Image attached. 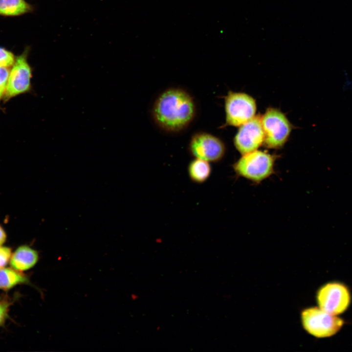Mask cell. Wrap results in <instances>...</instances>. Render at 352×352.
Listing matches in <instances>:
<instances>
[{"instance_id": "cell-1", "label": "cell", "mask_w": 352, "mask_h": 352, "mask_svg": "<svg viewBox=\"0 0 352 352\" xmlns=\"http://www.w3.org/2000/svg\"><path fill=\"white\" fill-rule=\"evenodd\" d=\"M197 109L194 97L180 88H170L162 91L154 101L151 114L162 130L176 133L186 129L194 121Z\"/></svg>"}, {"instance_id": "cell-2", "label": "cell", "mask_w": 352, "mask_h": 352, "mask_svg": "<svg viewBox=\"0 0 352 352\" xmlns=\"http://www.w3.org/2000/svg\"><path fill=\"white\" fill-rule=\"evenodd\" d=\"M275 160L274 155L257 150L242 155L232 167L238 176L258 184L273 174Z\"/></svg>"}, {"instance_id": "cell-3", "label": "cell", "mask_w": 352, "mask_h": 352, "mask_svg": "<svg viewBox=\"0 0 352 352\" xmlns=\"http://www.w3.org/2000/svg\"><path fill=\"white\" fill-rule=\"evenodd\" d=\"M264 132V144L269 149H279L287 141L292 130V125L280 110L274 108L267 109L261 116Z\"/></svg>"}, {"instance_id": "cell-4", "label": "cell", "mask_w": 352, "mask_h": 352, "mask_svg": "<svg viewBox=\"0 0 352 352\" xmlns=\"http://www.w3.org/2000/svg\"><path fill=\"white\" fill-rule=\"evenodd\" d=\"M303 328L309 334L318 337H330L342 327L343 321L320 308H305L301 312Z\"/></svg>"}, {"instance_id": "cell-5", "label": "cell", "mask_w": 352, "mask_h": 352, "mask_svg": "<svg viewBox=\"0 0 352 352\" xmlns=\"http://www.w3.org/2000/svg\"><path fill=\"white\" fill-rule=\"evenodd\" d=\"M224 109L225 124L240 127L255 116L257 105L247 93L229 91L224 97Z\"/></svg>"}, {"instance_id": "cell-6", "label": "cell", "mask_w": 352, "mask_h": 352, "mask_svg": "<svg viewBox=\"0 0 352 352\" xmlns=\"http://www.w3.org/2000/svg\"><path fill=\"white\" fill-rule=\"evenodd\" d=\"M29 47L16 57L10 70L8 83L3 97L5 101L30 91L32 88V68L27 61Z\"/></svg>"}, {"instance_id": "cell-7", "label": "cell", "mask_w": 352, "mask_h": 352, "mask_svg": "<svg viewBox=\"0 0 352 352\" xmlns=\"http://www.w3.org/2000/svg\"><path fill=\"white\" fill-rule=\"evenodd\" d=\"M188 150L190 154L195 158L216 163L224 157L226 147L219 137L208 132H200L191 136Z\"/></svg>"}, {"instance_id": "cell-8", "label": "cell", "mask_w": 352, "mask_h": 352, "mask_svg": "<svg viewBox=\"0 0 352 352\" xmlns=\"http://www.w3.org/2000/svg\"><path fill=\"white\" fill-rule=\"evenodd\" d=\"M351 300L348 288L339 283H330L322 286L317 292V300L320 308L336 315L343 312Z\"/></svg>"}, {"instance_id": "cell-9", "label": "cell", "mask_w": 352, "mask_h": 352, "mask_svg": "<svg viewBox=\"0 0 352 352\" xmlns=\"http://www.w3.org/2000/svg\"><path fill=\"white\" fill-rule=\"evenodd\" d=\"M264 141L261 116L257 115L240 126L234 137V144L238 151L243 155L258 150Z\"/></svg>"}, {"instance_id": "cell-10", "label": "cell", "mask_w": 352, "mask_h": 352, "mask_svg": "<svg viewBox=\"0 0 352 352\" xmlns=\"http://www.w3.org/2000/svg\"><path fill=\"white\" fill-rule=\"evenodd\" d=\"M39 259L38 252L24 244L18 246L12 253L9 263L12 268L22 272L33 267Z\"/></svg>"}, {"instance_id": "cell-11", "label": "cell", "mask_w": 352, "mask_h": 352, "mask_svg": "<svg viewBox=\"0 0 352 352\" xmlns=\"http://www.w3.org/2000/svg\"><path fill=\"white\" fill-rule=\"evenodd\" d=\"M187 170L191 181L198 184L205 182L212 173L210 162L197 158H195L190 162Z\"/></svg>"}, {"instance_id": "cell-12", "label": "cell", "mask_w": 352, "mask_h": 352, "mask_svg": "<svg viewBox=\"0 0 352 352\" xmlns=\"http://www.w3.org/2000/svg\"><path fill=\"white\" fill-rule=\"evenodd\" d=\"M20 284L31 285L29 278L13 268H0V289L9 290Z\"/></svg>"}, {"instance_id": "cell-13", "label": "cell", "mask_w": 352, "mask_h": 352, "mask_svg": "<svg viewBox=\"0 0 352 352\" xmlns=\"http://www.w3.org/2000/svg\"><path fill=\"white\" fill-rule=\"evenodd\" d=\"M34 8L25 0H0V15L2 16H19L32 12Z\"/></svg>"}, {"instance_id": "cell-14", "label": "cell", "mask_w": 352, "mask_h": 352, "mask_svg": "<svg viewBox=\"0 0 352 352\" xmlns=\"http://www.w3.org/2000/svg\"><path fill=\"white\" fill-rule=\"evenodd\" d=\"M15 60L14 56L11 52L0 47V67L12 66Z\"/></svg>"}, {"instance_id": "cell-15", "label": "cell", "mask_w": 352, "mask_h": 352, "mask_svg": "<svg viewBox=\"0 0 352 352\" xmlns=\"http://www.w3.org/2000/svg\"><path fill=\"white\" fill-rule=\"evenodd\" d=\"M9 72L8 67H0V101L3 98L6 91Z\"/></svg>"}, {"instance_id": "cell-16", "label": "cell", "mask_w": 352, "mask_h": 352, "mask_svg": "<svg viewBox=\"0 0 352 352\" xmlns=\"http://www.w3.org/2000/svg\"><path fill=\"white\" fill-rule=\"evenodd\" d=\"M12 252L8 246H0V268L4 267L10 262Z\"/></svg>"}, {"instance_id": "cell-17", "label": "cell", "mask_w": 352, "mask_h": 352, "mask_svg": "<svg viewBox=\"0 0 352 352\" xmlns=\"http://www.w3.org/2000/svg\"><path fill=\"white\" fill-rule=\"evenodd\" d=\"M11 304L7 301H0V327L3 325L8 317Z\"/></svg>"}, {"instance_id": "cell-18", "label": "cell", "mask_w": 352, "mask_h": 352, "mask_svg": "<svg viewBox=\"0 0 352 352\" xmlns=\"http://www.w3.org/2000/svg\"><path fill=\"white\" fill-rule=\"evenodd\" d=\"M7 234L3 227L0 224V246L3 245L7 240Z\"/></svg>"}]
</instances>
